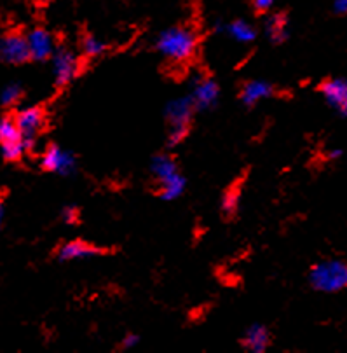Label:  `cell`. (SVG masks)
I'll return each mask as SVG.
<instances>
[{
    "mask_svg": "<svg viewBox=\"0 0 347 353\" xmlns=\"http://www.w3.org/2000/svg\"><path fill=\"white\" fill-rule=\"evenodd\" d=\"M340 156H342V150H340V149L328 150V158H330V159H339Z\"/></svg>",
    "mask_w": 347,
    "mask_h": 353,
    "instance_id": "25",
    "label": "cell"
},
{
    "mask_svg": "<svg viewBox=\"0 0 347 353\" xmlns=\"http://www.w3.org/2000/svg\"><path fill=\"white\" fill-rule=\"evenodd\" d=\"M274 2H276V0H253L255 8H257L258 11H267V9L273 8Z\"/></svg>",
    "mask_w": 347,
    "mask_h": 353,
    "instance_id": "23",
    "label": "cell"
},
{
    "mask_svg": "<svg viewBox=\"0 0 347 353\" xmlns=\"http://www.w3.org/2000/svg\"><path fill=\"white\" fill-rule=\"evenodd\" d=\"M19 98H21V88H19L18 84H8V86L2 90V93H0V102L6 107L14 105Z\"/></svg>",
    "mask_w": 347,
    "mask_h": 353,
    "instance_id": "18",
    "label": "cell"
},
{
    "mask_svg": "<svg viewBox=\"0 0 347 353\" xmlns=\"http://www.w3.org/2000/svg\"><path fill=\"white\" fill-rule=\"evenodd\" d=\"M41 163L42 168L48 170V172L58 173V175H70V173L75 172V166H77L74 154L58 145H49L44 150V154H42Z\"/></svg>",
    "mask_w": 347,
    "mask_h": 353,
    "instance_id": "7",
    "label": "cell"
},
{
    "mask_svg": "<svg viewBox=\"0 0 347 353\" xmlns=\"http://www.w3.org/2000/svg\"><path fill=\"white\" fill-rule=\"evenodd\" d=\"M16 126L19 128V132L23 133L26 140L34 142V137L44 126V112L39 107H26V109L19 110L14 117Z\"/></svg>",
    "mask_w": 347,
    "mask_h": 353,
    "instance_id": "10",
    "label": "cell"
},
{
    "mask_svg": "<svg viewBox=\"0 0 347 353\" xmlns=\"http://www.w3.org/2000/svg\"><path fill=\"white\" fill-rule=\"evenodd\" d=\"M28 39L21 34H8L0 39V60L9 65H21L30 60Z\"/></svg>",
    "mask_w": 347,
    "mask_h": 353,
    "instance_id": "6",
    "label": "cell"
},
{
    "mask_svg": "<svg viewBox=\"0 0 347 353\" xmlns=\"http://www.w3.org/2000/svg\"><path fill=\"white\" fill-rule=\"evenodd\" d=\"M227 34L234 39L235 42H241V44H248V42H253L257 37V32L251 27L250 23L244 21V19H238V21H232L231 25H227Z\"/></svg>",
    "mask_w": 347,
    "mask_h": 353,
    "instance_id": "16",
    "label": "cell"
},
{
    "mask_svg": "<svg viewBox=\"0 0 347 353\" xmlns=\"http://www.w3.org/2000/svg\"><path fill=\"white\" fill-rule=\"evenodd\" d=\"M2 219H4V208L0 205V225H2Z\"/></svg>",
    "mask_w": 347,
    "mask_h": 353,
    "instance_id": "26",
    "label": "cell"
},
{
    "mask_svg": "<svg viewBox=\"0 0 347 353\" xmlns=\"http://www.w3.org/2000/svg\"><path fill=\"white\" fill-rule=\"evenodd\" d=\"M152 175L159 182V194L165 201H175L185 189V179L178 172L176 161L168 154H159L150 163Z\"/></svg>",
    "mask_w": 347,
    "mask_h": 353,
    "instance_id": "2",
    "label": "cell"
},
{
    "mask_svg": "<svg viewBox=\"0 0 347 353\" xmlns=\"http://www.w3.org/2000/svg\"><path fill=\"white\" fill-rule=\"evenodd\" d=\"M269 331L265 329L264 325H251L246 332H244V338H243V346L244 350L251 353H264L265 350L269 348Z\"/></svg>",
    "mask_w": 347,
    "mask_h": 353,
    "instance_id": "15",
    "label": "cell"
},
{
    "mask_svg": "<svg viewBox=\"0 0 347 353\" xmlns=\"http://www.w3.org/2000/svg\"><path fill=\"white\" fill-rule=\"evenodd\" d=\"M83 49L87 57H100L105 51V42L94 37V35H87L83 42Z\"/></svg>",
    "mask_w": 347,
    "mask_h": 353,
    "instance_id": "19",
    "label": "cell"
},
{
    "mask_svg": "<svg viewBox=\"0 0 347 353\" xmlns=\"http://www.w3.org/2000/svg\"><path fill=\"white\" fill-rule=\"evenodd\" d=\"M78 70V61L68 49H60L52 54V74L58 86H65L75 77Z\"/></svg>",
    "mask_w": 347,
    "mask_h": 353,
    "instance_id": "8",
    "label": "cell"
},
{
    "mask_svg": "<svg viewBox=\"0 0 347 353\" xmlns=\"http://www.w3.org/2000/svg\"><path fill=\"white\" fill-rule=\"evenodd\" d=\"M26 39H28V48H30V57L34 60L44 61L54 54V41L44 28H35L26 35Z\"/></svg>",
    "mask_w": 347,
    "mask_h": 353,
    "instance_id": "12",
    "label": "cell"
},
{
    "mask_svg": "<svg viewBox=\"0 0 347 353\" xmlns=\"http://www.w3.org/2000/svg\"><path fill=\"white\" fill-rule=\"evenodd\" d=\"M140 343V336L136 334H127L126 338L123 339V343H120V346H123L124 350H129V348H135L136 345Z\"/></svg>",
    "mask_w": 347,
    "mask_h": 353,
    "instance_id": "22",
    "label": "cell"
},
{
    "mask_svg": "<svg viewBox=\"0 0 347 353\" xmlns=\"http://www.w3.org/2000/svg\"><path fill=\"white\" fill-rule=\"evenodd\" d=\"M274 90L269 83L265 81H250V83L244 84L243 91H241V100H243L244 105L253 107L257 103H260L262 100H267V98L273 97Z\"/></svg>",
    "mask_w": 347,
    "mask_h": 353,
    "instance_id": "14",
    "label": "cell"
},
{
    "mask_svg": "<svg viewBox=\"0 0 347 353\" xmlns=\"http://www.w3.org/2000/svg\"><path fill=\"white\" fill-rule=\"evenodd\" d=\"M30 145L32 142L23 137L14 119H0V147H2V156L8 161H16L21 158Z\"/></svg>",
    "mask_w": 347,
    "mask_h": 353,
    "instance_id": "5",
    "label": "cell"
},
{
    "mask_svg": "<svg viewBox=\"0 0 347 353\" xmlns=\"http://www.w3.org/2000/svg\"><path fill=\"white\" fill-rule=\"evenodd\" d=\"M238 205H239V196L238 192L234 191H229L227 194L224 196V199H222V208H224L225 214L232 215L235 210H238Z\"/></svg>",
    "mask_w": 347,
    "mask_h": 353,
    "instance_id": "20",
    "label": "cell"
},
{
    "mask_svg": "<svg viewBox=\"0 0 347 353\" xmlns=\"http://www.w3.org/2000/svg\"><path fill=\"white\" fill-rule=\"evenodd\" d=\"M194 110L196 107L191 97H178L166 105V119L169 124V145H176L185 139L189 128H191Z\"/></svg>",
    "mask_w": 347,
    "mask_h": 353,
    "instance_id": "4",
    "label": "cell"
},
{
    "mask_svg": "<svg viewBox=\"0 0 347 353\" xmlns=\"http://www.w3.org/2000/svg\"><path fill=\"white\" fill-rule=\"evenodd\" d=\"M218 97H220V88L215 81L206 79V77H199V79L194 81L191 98L194 102L196 110L211 109L218 102Z\"/></svg>",
    "mask_w": 347,
    "mask_h": 353,
    "instance_id": "9",
    "label": "cell"
},
{
    "mask_svg": "<svg viewBox=\"0 0 347 353\" xmlns=\"http://www.w3.org/2000/svg\"><path fill=\"white\" fill-rule=\"evenodd\" d=\"M322 93L328 105H332L342 117H347V81L330 79L322 86Z\"/></svg>",
    "mask_w": 347,
    "mask_h": 353,
    "instance_id": "11",
    "label": "cell"
},
{
    "mask_svg": "<svg viewBox=\"0 0 347 353\" xmlns=\"http://www.w3.org/2000/svg\"><path fill=\"white\" fill-rule=\"evenodd\" d=\"M100 254L96 247L93 245L86 243V241L75 240V241H68V243H63L58 250V259L60 261H84V259H91V257H96Z\"/></svg>",
    "mask_w": 347,
    "mask_h": 353,
    "instance_id": "13",
    "label": "cell"
},
{
    "mask_svg": "<svg viewBox=\"0 0 347 353\" xmlns=\"http://www.w3.org/2000/svg\"><path fill=\"white\" fill-rule=\"evenodd\" d=\"M265 34L276 44L283 42L288 37L286 19L283 16H273V18L267 19V23H265Z\"/></svg>",
    "mask_w": 347,
    "mask_h": 353,
    "instance_id": "17",
    "label": "cell"
},
{
    "mask_svg": "<svg viewBox=\"0 0 347 353\" xmlns=\"http://www.w3.org/2000/svg\"><path fill=\"white\" fill-rule=\"evenodd\" d=\"M309 282L319 292L333 294L347 287V263L339 259L323 261L309 273Z\"/></svg>",
    "mask_w": 347,
    "mask_h": 353,
    "instance_id": "3",
    "label": "cell"
},
{
    "mask_svg": "<svg viewBox=\"0 0 347 353\" xmlns=\"http://www.w3.org/2000/svg\"><path fill=\"white\" fill-rule=\"evenodd\" d=\"M157 51L171 61H185L196 53L198 37L192 30L175 27L168 28L157 37Z\"/></svg>",
    "mask_w": 347,
    "mask_h": 353,
    "instance_id": "1",
    "label": "cell"
},
{
    "mask_svg": "<svg viewBox=\"0 0 347 353\" xmlns=\"http://www.w3.org/2000/svg\"><path fill=\"white\" fill-rule=\"evenodd\" d=\"M61 217H63V221L67 222V224H74V222L77 221V217H78L77 208H75V207L63 208V212H61Z\"/></svg>",
    "mask_w": 347,
    "mask_h": 353,
    "instance_id": "21",
    "label": "cell"
},
{
    "mask_svg": "<svg viewBox=\"0 0 347 353\" xmlns=\"http://www.w3.org/2000/svg\"><path fill=\"white\" fill-rule=\"evenodd\" d=\"M333 9H335L337 14H347V0H335Z\"/></svg>",
    "mask_w": 347,
    "mask_h": 353,
    "instance_id": "24",
    "label": "cell"
}]
</instances>
